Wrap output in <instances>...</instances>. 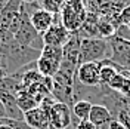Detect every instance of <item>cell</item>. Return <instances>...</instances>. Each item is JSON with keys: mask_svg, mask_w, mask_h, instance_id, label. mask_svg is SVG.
<instances>
[{"mask_svg": "<svg viewBox=\"0 0 130 129\" xmlns=\"http://www.w3.org/2000/svg\"><path fill=\"white\" fill-rule=\"evenodd\" d=\"M111 55L109 42L101 37H84L80 42L78 65L84 62H101Z\"/></svg>", "mask_w": 130, "mask_h": 129, "instance_id": "1", "label": "cell"}, {"mask_svg": "<svg viewBox=\"0 0 130 129\" xmlns=\"http://www.w3.org/2000/svg\"><path fill=\"white\" fill-rule=\"evenodd\" d=\"M59 16H61V24L70 33L78 31L87 16L84 0H65Z\"/></svg>", "mask_w": 130, "mask_h": 129, "instance_id": "2", "label": "cell"}, {"mask_svg": "<svg viewBox=\"0 0 130 129\" xmlns=\"http://www.w3.org/2000/svg\"><path fill=\"white\" fill-rule=\"evenodd\" d=\"M15 40L27 48L37 49V50H43L44 43H43V36L36 31V28L30 22V14L25 10L24 5H22V12H21V24L15 31Z\"/></svg>", "mask_w": 130, "mask_h": 129, "instance_id": "3", "label": "cell"}, {"mask_svg": "<svg viewBox=\"0 0 130 129\" xmlns=\"http://www.w3.org/2000/svg\"><path fill=\"white\" fill-rule=\"evenodd\" d=\"M64 59V50L62 48L56 46H44L41 50L39 59L36 61L37 71L43 77H53L58 73L59 67Z\"/></svg>", "mask_w": 130, "mask_h": 129, "instance_id": "4", "label": "cell"}, {"mask_svg": "<svg viewBox=\"0 0 130 129\" xmlns=\"http://www.w3.org/2000/svg\"><path fill=\"white\" fill-rule=\"evenodd\" d=\"M108 42L111 49V55L108 59L118 70V73L130 71V42L118 39L115 36L108 39Z\"/></svg>", "mask_w": 130, "mask_h": 129, "instance_id": "5", "label": "cell"}, {"mask_svg": "<svg viewBox=\"0 0 130 129\" xmlns=\"http://www.w3.org/2000/svg\"><path fill=\"white\" fill-rule=\"evenodd\" d=\"M101 64L99 62H84L77 67L75 82L84 88H96L101 85Z\"/></svg>", "mask_w": 130, "mask_h": 129, "instance_id": "6", "label": "cell"}, {"mask_svg": "<svg viewBox=\"0 0 130 129\" xmlns=\"http://www.w3.org/2000/svg\"><path fill=\"white\" fill-rule=\"evenodd\" d=\"M73 122L71 107L62 102H55L49 113V125H53L58 129H67Z\"/></svg>", "mask_w": 130, "mask_h": 129, "instance_id": "7", "label": "cell"}, {"mask_svg": "<svg viewBox=\"0 0 130 129\" xmlns=\"http://www.w3.org/2000/svg\"><path fill=\"white\" fill-rule=\"evenodd\" d=\"M73 33H70L61 21H58L43 34V43L44 46H56V48H64V45L70 40Z\"/></svg>", "mask_w": 130, "mask_h": 129, "instance_id": "8", "label": "cell"}, {"mask_svg": "<svg viewBox=\"0 0 130 129\" xmlns=\"http://www.w3.org/2000/svg\"><path fill=\"white\" fill-rule=\"evenodd\" d=\"M55 16L56 15L44 10L43 8H39L30 14V22L36 28V31L43 36L52 25L55 24Z\"/></svg>", "mask_w": 130, "mask_h": 129, "instance_id": "9", "label": "cell"}, {"mask_svg": "<svg viewBox=\"0 0 130 129\" xmlns=\"http://www.w3.org/2000/svg\"><path fill=\"white\" fill-rule=\"evenodd\" d=\"M24 122L31 129H47L49 113L41 110L40 107H36L24 113Z\"/></svg>", "mask_w": 130, "mask_h": 129, "instance_id": "10", "label": "cell"}, {"mask_svg": "<svg viewBox=\"0 0 130 129\" xmlns=\"http://www.w3.org/2000/svg\"><path fill=\"white\" fill-rule=\"evenodd\" d=\"M0 99H2V102L5 105L6 117L13 119V120H24V111L21 110L15 95L6 94V92H0Z\"/></svg>", "mask_w": 130, "mask_h": 129, "instance_id": "11", "label": "cell"}, {"mask_svg": "<svg viewBox=\"0 0 130 129\" xmlns=\"http://www.w3.org/2000/svg\"><path fill=\"white\" fill-rule=\"evenodd\" d=\"M89 120L96 126V128H102L109 125L114 120V116L111 114V111L106 108L105 105L102 104H93L92 110H90V116Z\"/></svg>", "mask_w": 130, "mask_h": 129, "instance_id": "12", "label": "cell"}, {"mask_svg": "<svg viewBox=\"0 0 130 129\" xmlns=\"http://www.w3.org/2000/svg\"><path fill=\"white\" fill-rule=\"evenodd\" d=\"M92 107H93V102H92V101H86V99H78V101H75L74 105L71 107L73 117H75L77 120H89Z\"/></svg>", "mask_w": 130, "mask_h": 129, "instance_id": "13", "label": "cell"}, {"mask_svg": "<svg viewBox=\"0 0 130 129\" xmlns=\"http://www.w3.org/2000/svg\"><path fill=\"white\" fill-rule=\"evenodd\" d=\"M99 64H101V71H99V76H101V85L108 86L109 82L118 74V70L114 67L112 62H111L109 59H104V61H101Z\"/></svg>", "mask_w": 130, "mask_h": 129, "instance_id": "14", "label": "cell"}, {"mask_svg": "<svg viewBox=\"0 0 130 129\" xmlns=\"http://www.w3.org/2000/svg\"><path fill=\"white\" fill-rule=\"evenodd\" d=\"M115 25L106 18V16H101L99 18V22H98V36L101 39H111L115 36Z\"/></svg>", "mask_w": 130, "mask_h": 129, "instance_id": "15", "label": "cell"}, {"mask_svg": "<svg viewBox=\"0 0 130 129\" xmlns=\"http://www.w3.org/2000/svg\"><path fill=\"white\" fill-rule=\"evenodd\" d=\"M16 99H18V104L21 107V110L22 111H28V110H31V108H36V107H39V102H37V99L32 97L31 94L27 91V89H22L18 95H16Z\"/></svg>", "mask_w": 130, "mask_h": 129, "instance_id": "16", "label": "cell"}, {"mask_svg": "<svg viewBox=\"0 0 130 129\" xmlns=\"http://www.w3.org/2000/svg\"><path fill=\"white\" fill-rule=\"evenodd\" d=\"M41 3H43L41 8L44 10H47L53 15H59L62 8H64L65 0H41Z\"/></svg>", "mask_w": 130, "mask_h": 129, "instance_id": "17", "label": "cell"}, {"mask_svg": "<svg viewBox=\"0 0 130 129\" xmlns=\"http://www.w3.org/2000/svg\"><path fill=\"white\" fill-rule=\"evenodd\" d=\"M124 76H123L121 73H118L115 77H114L112 80L109 82V85H108V88L111 89V91H114V92H120V89H121L123 83H124Z\"/></svg>", "mask_w": 130, "mask_h": 129, "instance_id": "18", "label": "cell"}, {"mask_svg": "<svg viewBox=\"0 0 130 129\" xmlns=\"http://www.w3.org/2000/svg\"><path fill=\"white\" fill-rule=\"evenodd\" d=\"M115 37L130 42V27H129V25H126V24L118 25V27H117V30H115Z\"/></svg>", "mask_w": 130, "mask_h": 129, "instance_id": "19", "label": "cell"}, {"mask_svg": "<svg viewBox=\"0 0 130 129\" xmlns=\"http://www.w3.org/2000/svg\"><path fill=\"white\" fill-rule=\"evenodd\" d=\"M123 98H126V99H129L130 101V79H124V83H123L121 89H120V92H118Z\"/></svg>", "mask_w": 130, "mask_h": 129, "instance_id": "20", "label": "cell"}, {"mask_svg": "<svg viewBox=\"0 0 130 129\" xmlns=\"http://www.w3.org/2000/svg\"><path fill=\"white\" fill-rule=\"evenodd\" d=\"M120 19H121V24H130V5L123 8V10L120 12Z\"/></svg>", "mask_w": 130, "mask_h": 129, "instance_id": "21", "label": "cell"}, {"mask_svg": "<svg viewBox=\"0 0 130 129\" xmlns=\"http://www.w3.org/2000/svg\"><path fill=\"white\" fill-rule=\"evenodd\" d=\"M74 129H98L90 120H78L74 125Z\"/></svg>", "mask_w": 130, "mask_h": 129, "instance_id": "22", "label": "cell"}, {"mask_svg": "<svg viewBox=\"0 0 130 129\" xmlns=\"http://www.w3.org/2000/svg\"><path fill=\"white\" fill-rule=\"evenodd\" d=\"M108 129H126V126H124L118 119H114V120L108 125Z\"/></svg>", "mask_w": 130, "mask_h": 129, "instance_id": "23", "label": "cell"}, {"mask_svg": "<svg viewBox=\"0 0 130 129\" xmlns=\"http://www.w3.org/2000/svg\"><path fill=\"white\" fill-rule=\"evenodd\" d=\"M0 117H6V110H5V105L0 99Z\"/></svg>", "mask_w": 130, "mask_h": 129, "instance_id": "24", "label": "cell"}, {"mask_svg": "<svg viewBox=\"0 0 130 129\" xmlns=\"http://www.w3.org/2000/svg\"><path fill=\"white\" fill-rule=\"evenodd\" d=\"M21 3H25V5H31V3H36L37 0H19Z\"/></svg>", "mask_w": 130, "mask_h": 129, "instance_id": "25", "label": "cell"}, {"mask_svg": "<svg viewBox=\"0 0 130 129\" xmlns=\"http://www.w3.org/2000/svg\"><path fill=\"white\" fill-rule=\"evenodd\" d=\"M0 129H13V128H10L9 125H3V126H0Z\"/></svg>", "mask_w": 130, "mask_h": 129, "instance_id": "26", "label": "cell"}, {"mask_svg": "<svg viewBox=\"0 0 130 129\" xmlns=\"http://www.w3.org/2000/svg\"><path fill=\"white\" fill-rule=\"evenodd\" d=\"M3 77H5V73H3V71H2V70H0V80H2Z\"/></svg>", "mask_w": 130, "mask_h": 129, "instance_id": "27", "label": "cell"}, {"mask_svg": "<svg viewBox=\"0 0 130 129\" xmlns=\"http://www.w3.org/2000/svg\"><path fill=\"white\" fill-rule=\"evenodd\" d=\"M115 2H120V3H123V2H124V0H115Z\"/></svg>", "mask_w": 130, "mask_h": 129, "instance_id": "28", "label": "cell"}, {"mask_svg": "<svg viewBox=\"0 0 130 129\" xmlns=\"http://www.w3.org/2000/svg\"><path fill=\"white\" fill-rule=\"evenodd\" d=\"M129 27H130V24H129Z\"/></svg>", "mask_w": 130, "mask_h": 129, "instance_id": "29", "label": "cell"}]
</instances>
